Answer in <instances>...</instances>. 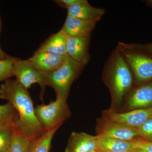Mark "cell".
Wrapping results in <instances>:
<instances>
[{
  "mask_svg": "<svg viewBox=\"0 0 152 152\" xmlns=\"http://www.w3.org/2000/svg\"><path fill=\"white\" fill-rule=\"evenodd\" d=\"M0 98L12 104L18 113L15 127L31 140L47 132L36 117L33 102L28 90L16 80L7 79L0 86Z\"/></svg>",
  "mask_w": 152,
  "mask_h": 152,
  "instance_id": "6da1fadb",
  "label": "cell"
},
{
  "mask_svg": "<svg viewBox=\"0 0 152 152\" xmlns=\"http://www.w3.org/2000/svg\"><path fill=\"white\" fill-rule=\"evenodd\" d=\"M102 78L111 94V107L110 110L115 111L121 107L135 85L132 71L118 45L106 62Z\"/></svg>",
  "mask_w": 152,
  "mask_h": 152,
  "instance_id": "7a4b0ae2",
  "label": "cell"
},
{
  "mask_svg": "<svg viewBox=\"0 0 152 152\" xmlns=\"http://www.w3.org/2000/svg\"><path fill=\"white\" fill-rule=\"evenodd\" d=\"M84 67L67 56L59 68L45 74L46 85L55 90L56 97L67 100L72 84L80 75Z\"/></svg>",
  "mask_w": 152,
  "mask_h": 152,
  "instance_id": "3957f363",
  "label": "cell"
},
{
  "mask_svg": "<svg viewBox=\"0 0 152 152\" xmlns=\"http://www.w3.org/2000/svg\"><path fill=\"white\" fill-rule=\"evenodd\" d=\"M66 101L56 97L48 104H42L35 108L38 121L46 131L60 128L71 116V111Z\"/></svg>",
  "mask_w": 152,
  "mask_h": 152,
  "instance_id": "277c9868",
  "label": "cell"
},
{
  "mask_svg": "<svg viewBox=\"0 0 152 152\" xmlns=\"http://www.w3.org/2000/svg\"><path fill=\"white\" fill-rule=\"evenodd\" d=\"M121 50L132 72L135 86L151 81V56L134 50Z\"/></svg>",
  "mask_w": 152,
  "mask_h": 152,
  "instance_id": "5b68a950",
  "label": "cell"
},
{
  "mask_svg": "<svg viewBox=\"0 0 152 152\" xmlns=\"http://www.w3.org/2000/svg\"><path fill=\"white\" fill-rule=\"evenodd\" d=\"M14 76L25 88L28 90L32 85L38 84L40 86L42 94L45 87V74L37 70L29 59L23 60L15 58L14 67Z\"/></svg>",
  "mask_w": 152,
  "mask_h": 152,
  "instance_id": "8992f818",
  "label": "cell"
},
{
  "mask_svg": "<svg viewBox=\"0 0 152 152\" xmlns=\"http://www.w3.org/2000/svg\"><path fill=\"white\" fill-rule=\"evenodd\" d=\"M97 136L132 141L138 137L137 128L102 116L97 121Z\"/></svg>",
  "mask_w": 152,
  "mask_h": 152,
  "instance_id": "52a82bcc",
  "label": "cell"
},
{
  "mask_svg": "<svg viewBox=\"0 0 152 152\" xmlns=\"http://www.w3.org/2000/svg\"><path fill=\"white\" fill-rule=\"evenodd\" d=\"M102 117L109 119L137 128L152 118V107L147 108L136 109L124 113L111 110L104 111Z\"/></svg>",
  "mask_w": 152,
  "mask_h": 152,
  "instance_id": "ba28073f",
  "label": "cell"
},
{
  "mask_svg": "<svg viewBox=\"0 0 152 152\" xmlns=\"http://www.w3.org/2000/svg\"><path fill=\"white\" fill-rule=\"evenodd\" d=\"M152 107V81L135 86L126 97V112Z\"/></svg>",
  "mask_w": 152,
  "mask_h": 152,
  "instance_id": "9c48e42d",
  "label": "cell"
},
{
  "mask_svg": "<svg viewBox=\"0 0 152 152\" xmlns=\"http://www.w3.org/2000/svg\"><path fill=\"white\" fill-rule=\"evenodd\" d=\"M91 35L68 37L66 43L68 56L85 66L90 60L89 47Z\"/></svg>",
  "mask_w": 152,
  "mask_h": 152,
  "instance_id": "30bf717a",
  "label": "cell"
},
{
  "mask_svg": "<svg viewBox=\"0 0 152 152\" xmlns=\"http://www.w3.org/2000/svg\"><path fill=\"white\" fill-rule=\"evenodd\" d=\"M99 149L97 136L73 132L68 140L65 152H93Z\"/></svg>",
  "mask_w": 152,
  "mask_h": 152,
  "instance_id": "8fae6325",
  "label": "cell"
},
{
  "mask_svg": "<svg viewBox=\"0 0 152 152\" xmlns=\"http://www.w3.org/2000/svg\"><path fill=\"white\" fill-rule=\"evenodd\" d=\"M67 11V15L85 20L99 21L105 13V9L93 7L87 0H78Z\"/></svg>",
  "mask_w": 152,
  "mask_h": 152,
  "instance_id": "7c38bea8",
  "label": "cell"
},
{
  "mask_svg": "<svg viewBox=\"0 0 152 152\" xmlns=\"http://www.w3.org/2000/svg\"><path fill=\"white\" fill-rule=\"evenodd\" d=\"M98 22L85 20L67 15L61 31L69 37L91 35Z\"/></svg>",
  "mask_w": 152,
  "mask_h": 152,
  "instance_id": "4fadbf2b",
  "label": "cell"
},
{
  "mask_svg": "<svg viewBox=\"0 0 152 152\" xmlns=\"http://www.w3.org/2000/svg\"><path fill=\"white\" fill-rule=\"evenodd\" d=\"M67 56L48 53H34L28 59L37 70L45 74L59 68L64 62Z\"/></svg>",
  "mask_w": 152,
  "mask_h": 152,
  "instance_id": "5bb4252c",
  "label": "cell"
},
{
  "mask_svg": "<svg viewBox=\"0 0 152 152\" xmlns=\"http://www.w3.org/2000/svg\"><path fill=\"white\" fill-rule=\"evenodd\" d=\"M68 36L61 31L50 36L41 45L35 53H48L58 56H67L66 43Z\"/></svg>",
  "mask_w": 152,
  "mask_h": 152,
  "instance_id": "9a60e30c",
  "label": "cell"
},
{
  "mask_svg": "<svg viewBox=\"0 0 152 152\" xmlns=\"http://www.w3.org/2000/svg\"><path fill=\"white\" fill-rule=\"evenodd\" d=\"M98 137L100 149H101L115 152H130L134 148L133 140Z\"/></svg>",
  "mask_w": 152,
  "mask_h": 152,
  "instance_id": "2e32d148",
  "label": "cell"
},
{
  "mask_svg": "<svg viewBox=\"0 0 152 152\" xmlns=\"http://www.w3.org/2000/svg\"><path fill=\"white\" fill-rule=\"evenodd\" d=\"M58 129L47 131L41 137L31 141L28 152H50L52 140Z\"/></svg>",
  "mask_w": 152,
  "mask_h": 152,
  "instance_id": "e0dca14e",
  "label": "cell"
},
{
  "mask_svg": "<svg viewBox=\"0 0 152 152\" xmlns=\"http://www.w3.org/2000/svg\"><path fill=\"white\" fill-rule=\"evenodd\" d=\"M31 141L15 127L14 124L9 152H28Z\"/></svg>",
  "mask_w": 152,
  "mask_h": 152,
  "instance_id": "ac0fdd59",
  "label": "cell"
},
{
  "mask_svg": "<svg viewBox=\"0 0 152 152\" xmlns=\"http://www.w3.org/2000/svg\"><path fill=\"white\" fill-rule=\"evenodd\" d=\"M18 117L16 110L10 102L0 105V127L15 124Z\"/></svg>",
  "mask_w": 152,
  "mask_h": 152,
  "instance_id": "d6986e66",
  "label": "cell"
},
{
  "mask_svg": "<svg viewBox=\"0 0 152 152\" xmlns=\"http://www.w3.org/2000/svg\"><path fill=\"white\" fill-rule=\"evenodd\" d=\"M14 124L0 127V152H9Z\"/></svg>",
  "mask_w": 152,
  "mask_h": 152,
  "instance_id": "ffe728a7",
  "label": "cell"
},
{
  "mask_svg": "<svg viewBox=\"0 0 152 152\" xmlns=\"http://www.w3.org/2000/svg\"><path fill=\"white\" fill-rule=\"evenodd\" d=\"M15 58L9 56L0 60V81L5 80L14 76V67Z\"/></svg>",
  "mask_w": 152,
  "mask_h": 152,
  "instance_id": "44dd1931",
  "label": "cell"
},
{
  "mask_svg": "<svg viewBox=\"0 0 152 152\" xmlns=\"http://www.w3.org/2000/svg\"><path fill=\"white\" fill-rule=\"evenodd\" d=\"M118 45L122 50H134L145 53L152 57V43L148 44L124 43L119 42Z\"/></svg>",
  "mask_w": 152,
  "mask_h": 152,
  "instance_id": "7402d4cb",
  "label": "cell"
},
{
  "mask_svg": "<svg viewBox=\"0 0 152 152\" xmlns=\"http://www.w3.org/2000/svg\"><path fill=\"white\" fill-rule=\"evenodd\" d=\"M138 137L152 142V118L137 128Z\"/></svg>",
  "mask_w": 152,
  "mask_h": 152,
  "instance_id": "603a6c76",
  "label": "cell"
},
{
  "mask_svg": "<svg viewBox=\"0 0 152 152\" xmlns=\"http://www.w3.org/2000/svg\"><path fill=\"white\" fill-rule=\"evenodd\" d=\"M134 148H139L148 152H152V142L137 137L133 140Z\"/></svg>",
  "mask_w": 152,
  "mask_h": 152,
  "instance_id": "cb8c5ba5",
  "label": "cell"
},
{
  "mask_svg": "<svg viewBox=\"0 0 152 152\" xmlns=\"http://www.w3.org/2000/svg\"><path fill=\"white\" fill-rule=\"evenodd\" d=\"M78 1V0H56L54 1L63 8L67 9L70 6Z\"/></svg>",
  "mask_w": 152,
  "mask_h": 152,
  "instance_id": "d4e9b609",
  "label": "cell"
},
{
  "mask_svg": "<svg viewBox=\"0 0 152 152\" xmlns=\"http://www.w3.org/2000/svg\"><path fill=\"white\" fill-rule=\"evenodd\" d=\"M1 18H0V32H1ZM8 57H9V56L1 48V46H0V60H2L4 59L7 58Z\"/></svg>",
  "mask_w": 152,
  "mask_h": 152,
  "instance_id": "484cf974",
  "label": "cell"
},
{
  "mask_svg": "<svg viewBox=\"0 0 152 152\" xmlns=\"http://www.w3.org/2000/svg\"><path fill=\"white\" fill-rule=\"evenodd\" d=\"M130 152H148L145 150L139 148H134Z\"/></svg>",
  "mask_w": 152,
  "mask_h": 152,
  "instance_id": "4316f807",
  "label": "cell"
},
{
  "mask_svg": "<svg viewBox=\"0 0 152 152\" xmlns=\"http://www.w3.org/2000/svg\"><path fill=\"white\" fill-rule=\"evenodd\" d=\"M145 1L147 6L152 8V0H147Z\"/></svg>",
  "mask_w": 152,
  "mask_h": 152,
  "instance_id": "83f0119b",
  "label": "cell"
},
{
  "mask_svg": "<svg viewBox=\"0 0 152 152\" xmlns=\"http://www.w3.org/2000/svg\"><path fill=\"white\" fill-rule=\"evenodd\" d=\"M98 152H115L113 151H108V150H106L104 149H100L99 151H98Z\"/></svg>",
  "mask_w": 152,
  "mask_h": 152,
  "instance_id": "f1b7e54d",
  "label": "cell"
},
{
  "mask_svg": "<svg viewBox=\"0 0 152 152\" xmlns=\"http://www.w3.org/2000/svg\"><path fill=\"white\" fill-rule=\"evenodd\" d=\"M98 152V151H94V152Z\"/></svg>",
  "mask_w": 152,
  "mask_h": 152,
  "instance_id": "f546056e",
  "label": "cell"
}]
</instances>
